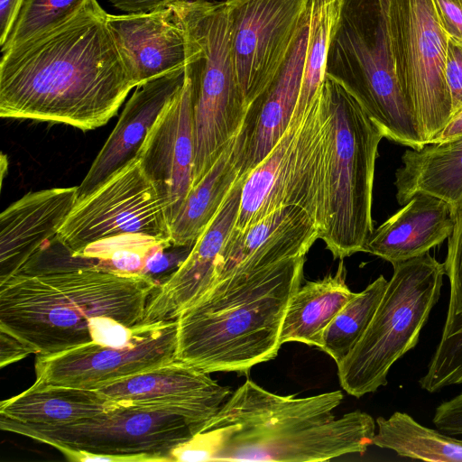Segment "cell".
I'll return each mask as SVG.
<instances>
[{"label":"cell","mask_w":462,"mask_h":462,"mask_svg":"<svg viewBox=\"0 0 462 462\" xmlns=\"http://www.w3.org/2000/svg\"><path fill=\"white\" fill-rule=\"evenodd\" d=\"M239 174L236 135L182 202L171 223L173 245L195 244L222 207L239 180Z\"/></svg>","instance_id":"28"},{"label":"cell","mask_w":462,"mask_h":462,"mask_svg":"<svg viewBox=\"0 0 462 462\" xmlns=\"http://www.w3.org/2000/svg\"><path fill=\"white\" fill-rule=\"evenodd\" d=\"M176 348L177 320L157 322L125 346L90 342L52 355H36L35 382L97 390L176 360Z\"/></svg>","instance_id":"14"},{"label":"cell","mask_w":462,"mask_h":462,"mask_svg":"<svg viewBox=\"0 0 462 462\" xmlns=\"http://www.w3.org/2000/svg\"><path fill=\"white\" fill-rule=\"evenodd\" d=\"M88 0H23L1 51L46 32L72 17Z\"/></svg>","instance_id":"33"},{"label":"cell","mask_w":462,"mask_h":462,"mask_svg":"<svg viewBox=\"0 0 462 462\" xmlns=\"http://www.w3.org/2000/svg\"><path fill=\"white\" fill-rule=\"evenodd\" d=\"M389 0H342L326 77L343 86L383 137L411 149L424 144L399 87L388 29Z\"/></svg>","instance_id":"6"},{"label":"cell","mask_w":462,"mask_h":462,"mask_svg":"<svg viewBox=\"0 0 462 462\" xmlns=\"http://www.w3.org/2000/svg\"><path fill=\"white\" fill-rule=\"evenodd\" d=\"M185 68L135 88L116 127L78 186L80 199L137 158L145 137L167 103L182 86Z\"/></svg>","instance_id":"21"},{"label":"cell","mask_w":462,"mask_h":462,"mask_svg":"<svg viewBox=\"0 0 462 462\" xmlns=\"http://www.w3.org/2000/svg\"><path fill=\"white\" fill-rule=\"evenodd\" d=\"M212 417L183 406L117 403L97 416L63 426L35 425L0 416V428L55 448L148 455L171 461V451L189 441Z\"/></svg>","instance_id":"10"},{"label":"cell","mask_w":462,"mask_h":462,"mask_svg":"<svg viewBox=\"0 0 462 462\" xmlns=\"http://www.w3.org/2000/svg\"><path fill=\"white\" fill-rule=\"evenodd\" d=\"M171 244L143 234H123L91 243L71 256L99 270L145 277L151 260Z\"/></svg>","instance_id":"31"},{"label":"cell","mask_w":462,"mask_h":462,"mask_svg":"<svg viewBox=\"0 0 462 462\" xmlns=\"http://www.w3.org/2000/svg\"><path fill=\"white\" fill-rule=\"evenodd\" d=\"M34 351L23 341L0 328V366L1 368L12 363L18 362Z\"/></svg>","instance_id":"38"},{"label":"cell","mask_w":462,"mask_h":462,"mask_svg":"<svg viewBox=\"0 0 462 462\" xmlns=\"http://www.w3.org/2000/svg\"><path fill=\"white\" fill-rule=\"evenodd\" d=\"M394 185L400 205L426 193L446 201L456 217L462 210V136L406 150Z\"/></svg>","instance_id":"24"},{"label":"cell","mask_w":462,"mask_h":462,"mask_svg":"<svg viewBox=\"0 0 462 462\" xmlns=\"http://www.w3.org/2000/svg\"><path fill=\"white\" fill-rule=\"evenodd\" d=\"M373 445L399 457L430 462H462V439L417 422L405 412L378 417Z\"/></svg>","instance_id":"29"},{"label":"cell","mask_w":462,"mask_h":462,"mask_svg":"<svg viewBox=\"0 0 462 462\" xmlns=\"http://www.w3.org/2000/svg\"><path fill=\"white\" fill-rule=\"evenodd\" d=\"M157 288L144 276L37 262L0 283V328L35 355L56 354L92 342L91 319L143 324Z\"/></svg>","instance_id":"3"},{"label":"cell","mask_w":462,"mask_h":462,"mask_svg":"<svg viewBox=\"0 0 462 462\" xmlns=\"http://www.w3.org/2000/svg\"><path fill=\"white\" fill-rule=\"evenodd\" d=\"M342 0H310L309 42L300 95L291 117H299L321 92L326 79L329 42L337 25Z\"/></svg>","instance_id":"30"},{"label":"cell","mask_w":462,"mask_h":462,"mask_svg":"<svg viewBox=\"0 0 462 462\" xmlns=\"http://www.w3.org/2000/svg\"><path fill=\"white\" fill-rule=\"evenodd\" d=\"M107 23L135 88L186 67L185 32L170 5L107 14Z\"/></svg>","instance_id":"19"},{"label":"cell","mask_w":462,"mask_h":462,"mask_svg":"<svg viewBox=\"0 0 462 462\" xmlns=\"http://www.w3.org/2000/svg\"><path fill=\"white\" fill-rule=\"evenodd\" d=\"M137 159L164 198L170 222L192 188L195 139L191 85L184 82L147 134Z\"/></svg>","instance_id":"15"},{"label":"cell","mask_w":462,"mask_h":462,"mask_svg":"<svg viewBox=\"0 0 462 462\" xmlns=\"http://www.w3.org/2000/svg\"><path fill=\"white\" fill-rule=\"evenodd\" d=\"M23 0H0V45L9 35Z\"/></svg>","instance_id":"39"},{"label":"cell","mask_w":462,"mask_h":462,"mask_svg":"<svg viewBox=\"0 0 462 462\" xmlns=\"http://www.w3.org/2000/svg\"><path fill=\"white\" fill-rule=\"evenodd\" d=\"M63 456L69 461H108V462H161L162 458L148 456V455H135V456H113L106 454L92 453L81 449H74L66 447L56 448Z\"/></svg>","instance_id":"37"},{"label":"cell","mask_w":462,"mask_h":462,"mask_svg":"<svg viewBox=\"0 0 462 462\" xmlns=\"http://www.w3.org/2000/svg\"><path fill=\"white\" fill-rule=\"evenodd\" d=\"M341 391L303 398L273 393L247 380L171 461H328L364 454L375 434L371 415L354 411L336 418Z\"/></svg>","instance_id":"2"},{"label":"cell","mask_w":462,"mask_h":462,"mask_svg":"<svg viewBox=\"0 0 462 462\" xmlns=\"http://www.w3.org/2000/svg\"><path fill=\"white\" fill-rule=\"evenodd\" d=\"M346 269L340 261L334 275L308 282L292 295L280 335L282 345L300 342L320 349L323 334L341 309L354 296L346 283Z\"/></svg>","instance_id":"26"},{"label":"cell","mask_w":462,"mask_h":462,"mask_svg":"<svg viewBox=\"0 0 462 462\" xmlns=\"http://www.w3.org/2000/svg\"><path fill=\"white\" fill-rule=\"evenodd\" d=\"M443 263L450 285L446 320L428 370L419 381L429 393L462 384V216L448 237Z\"/></svg>","instance_id":"27"},{"label":"cell","mask_w":462,"mask_h":462,"mask_svg":"<svg viewBox=\"0 0 462 462\" xmlns=\"http://www.w3.org/2000/svg\"><path fill=\"white\" fill-rule=\"evenodd\" d=\"M319 238L316 224L297 206L282 207L244 229L233 227L218 255L214 284L235 273L305 256Z\"/></svg>","instance_id":"16"},{"label":"cell","mask_w":462,"mask_h":462,"mask_svg":"<svg viewBox=\"0 0 462 462\" xmlns=\"http://www.w3.org/2000/svg\"><path fill=\"white\" fill-rule=\"evenodd\" d=\"M330 113L323 87L291 122L268 155L244 179L234 228L244 229L274 210L297 206L325 227Z\"/></svg>","instance_id":"9"},{"label":"cell","mask_w":462,"mask_h":462,"mask_svg":"<svg viewBox=\"0 0 462 462\" xmlns=\"http://www.w3.org/2000/svg\"><path fill=\"white\" fill-rule=\"evenodd\" d=\"M305 256L232 274L215 283L177 318L176 360L205 373L248 374L273 359Z\"/></svg>","instance_id":"4"},{"label":"cell","mask_w":462,"mask_h":462,"mask_svg":"<svg viewBox=\"0 0 462 462\" xmlns=\"http://www.w3.org/2000/svg\"><path fill=\"white\" fill-rule=\"evenodd\" d=\"M185 32V72L191 85L195 159L192 187L237 135L248 107L236 79L225 1L170 4Z\"/></svg>","instance_id":"5"},{"label":"cell","mask_w":462,"mask_h":462,"mask_svg":"<svg viewBox=\"0 0 462 462\" xmlns=\"http://www.w3.org/2000/svg\"><path fill=\"white\" fill-rule=\"evenodd\" d=\"M445 79L451 99L453 116L462 107V43L449 38L445 61Z\"/></svg>","instance_id":"34"},{"label":"cell","mask_w":462,"mask_h":462,"mask_svg":"<svg viewBox=\"0 0 462 462\" xmlns=\"http://www.w3.org/2000/svg\"><path fill=\"white\" fill-rule=\"evenodd\" d=\"M393 266L366 330L337 365L341 387L357 398L387 384L390 368L415 347L440 296L444 263L429 253Z\"/></svg>","instance_id":"8"},{"label":"cell","mask_w":462,"mask_h":462,"mask_svg":"<svg viewBox=\"0 0 462 462\" xmlns=\"http://www.w3.org/2000/svg\"><path fill=\"white\" fill-rule=\"evenodd\" d=\"M432 422L446 434L462 435V393L441 402L435 410Z\"/></svg>","instance_id":"36"},{"label":"cell","mask_w":462,"mask_h":462,"mask_svg":"<svg viewBox=\"0 0 462 462\" xmlns=\"http://www.w3.org/2000/svg\"><path fill=\"white\" fill-rule=\"evenodd\" d=\"M115 7L128 13L146 12L166 5L175 0H107Z\"/></svg>","instance_id":"40"},{"label":"cell","mask_w":462,"mask_h":462,"mask_svg":"<svg viewBox=\"0 0 462 462\" xmlns=\"http://www.w3.org/2000/svg\"><path fill=\"white\" fill-rule=\"evenodd\" d=\"M455 216L443 199L415 194L366 239L363 252L392 264L426 253L451 235Z\"/></svg>","instance_id":"23"},{"label":"cell","mask_w":462,"mask_h":462,"mask_svg":"<svg viewBox=\"0 0 462 462\" xmlns=\"http://www.w3.org/2000/svg\"><path fill=\"white\" fill-rule=\"evenodd\" d=\"M439 23L449 39L462 43V0H431Z\"/></svg>","instance_id":"35"},{"label":"cell","mask_w":462,"mask_h":462,"mask_svg":"<svg viewBox=\"0 0 462 462\" xmlns=\"http://www.w3.org/2000/svg\"><path fill=\"white\" fill-rule=\"evenodd\" d=\"M308 10L291 50L269 87L248 107L237 134L239 178H245L287 129L300 95L309 42Z\"/></svg>","instance_id":"17"},{"label":"cell","mask_w":462,"mask_h":462,"mask_svg":"<svg viewBox=\"0 0 462 462\" xmlns=\"http://www.w3.org/2000/svg\"><path fill=\"white\" fill-rule=\"evenodd\" d=\"M462 136V107L455 113L446 127L432 143L444 142Z\"/></svg>","instance_id":"41"},{"label":"cell","mask_w":462,"mask_h":462,"mask_svg":"<svg viewBox=\"0 0 462 462\" xmlns=\"http://www.w3.org/2000/svg\"><path fill=\"white\" fill-rule=\"evenodd\" d=\"M134 233L171 241L167 203L137 158L77 199L58 239L74 255L100 239Z\"/></svg>","instance_id":"12"},{"label":"cell","mask_w":462,"mask_h":462,"mask_svg":"<svg viewBox=\"0 0 462 462\" xmlns=\"http://www.w3.org/2000/svg\"><path fill=\"white\" fill-rule=\"evenodd\" d=\"M388 29L402 95L424 144L430 143L452 117L445 79L448 37L431 0H389Z\"/></svg>","instance_id":"11"},{"label":"cell","mask_w":462,"mask_h":462,"mask_svg":"<svg viewBox=\"0 0 462 462\" xmlns=\"http://www.w3.org/2000/svg\"><path fill=\"white\" fill-rule=\"evenodd\" d=\"M329 113L326 218L322 239L334 259L363 252L374 230L372 199L378 145L383 137L356 99L339 83H323Z\"/></svg>","instance_id":"7"},{"label":"cell","mask_w":462,"mask_h":462,"mask_svg":"<svg viewBox=\"0 0 462 462\" xmlns=\"http://www.w3.org/2000/svg\"><path fill=\"white\" fill-rule=\"evenodd\" d=\"M120 404L174 405L215 416L231 395L208 373L174 360L97 389Z\"/></svg>","instance_id":"22"},{"label":"cell","mask_w":462,"mask_h":462,"mask_svg":"<svg viewBox=\"0 0 462 462\" xmlns=\"http://www.w3.org/2000/svg\"><path fill=\"white\" fill-rule=\"evenodd\" d=\"M238 86L247 107L272 83L293 46L310 0H225Z\"/></svg>","instance_id":"13"},{"label":"cell","mask_w":462,"mask_h":462,"mask_svg":"<svg viewBox=\"0 0 462 462\" xmlns=\"http://www.w3.org/2000/svg\"><path fill=\"white\" fill-rule=\"evenodd\" d=\"M387 282L383 275L377 277L364 291L356 293L326 328L320 349L337 365L348 356L366 330Z\"/></svg>","instance_id":"32"},{"label":"cell","mask_w":462,"mask_h":462,"mask_svg":"<svg viewBox=\"0 0 462 462\" xmlns=\"http://www.w3.org/2000/svg\"><path fill=\"white\" fill-rule=\"evenodd\" d=\"M78 186L30 192L0 215V283L18 273L58 239L75 205Z\"/></svg>","instance_id":"20"},{"label":"cell","mask_w":462,"mask_h":462,"mask_svg":"<svg viewBox=\"0 0 462 462\" xmlns=\"http://www.w3.org/2000/svg\"><path fill=\"white\" fill-rule=\"evenodd\" d=\"M243 181L239 178L184 262L152 294L143 324L176 320L212 287L218 255L236 224Z\"/></svg>","instance_id":"18"},{"label":"cell","mask_w":462,"mask_h":462,"mask_svg":"<svg viewBox=\"0 0 462 462\" xmlns=\"http://www.w3.org/2000/svg\"><path fill=\"white\" fill-rule=\"evenodd\" d=\"M135 88L107 23L88 0L64 23L2 51L0 116L105 125Z\"/></svg>","instance_id":"1"},{"label":"cell","mask_w":462,"mask_h":462,"mask_svg":"<svg viewBox=\"0 0 462 462\" xmlns=\"http://www.w3.org/2000/svg\"><path fill=\"white\" fill-rule=\"evenodd\" d=\"M117 405L98 390L35 382L29 389L0 403V416L20 422L63 426L104 413Z\"/></svg>","instance_id":"25"}]
</instances>
